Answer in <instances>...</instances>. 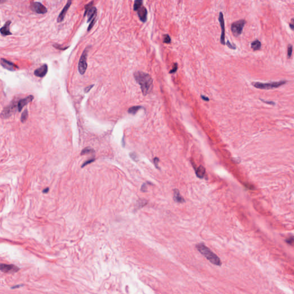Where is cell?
<instances>
[{"instance_id":"obj_5","label":"cell","mask_w":294,"mask_h":294,"mask_svg":"<svg viewBox=\"0 0 294 294\" xmlns=\"http://www.w3.org/2000/svg\"><path fill=\"white\" fill-rule=\"evenodd\" d=\"M245 23L244 20H240L233 23L231 25V30L234 36L237 37L242 33Z\"/></svg>"},{"instance_id":"obj_34","label":"cell","mask_w":294,"mask_h":294,"mask_svg":"<svg viewBox=\"0 0 294 294\" xmlns=\"http://www.w3.org/2000/svg\"><path fill=\"white\" fill-rule=\"evenodd\" d=\"M93 86H94V85H92L89 86H87V87H86V88L85 89V93H88V92H89V91L92 89V88L93 87Z\"/></svg>"},{"instance_id":"obj_36","label":"cell","mask_w":294,"mask_h":294,"mask_svg":"<svg viewBox=\"0 0 294 294\" xmlns=\"http://www.w3.org/2000/svg\"><path fill=\"white\" fill-rule=\"evenodd\" d=\"M147 186H146V184H144L142 185V186H141V191H142V192H146L147 191Z\"/></svg>"},{"instance_id":"obj_12","label":"cell","mask_w":294,"mask_h":294,"mask_svg":"<svg viewBox=\"0 0 294 294\" xmlns=\"http://www.w3.org/2000/svg\"><path fill=\"white\" fill-rule=\"evenodd\" d=\"M1 64L4 68L11 71H13L16 68H18V67L13 63L4 58L1 59Z\"/></svg>"},{"instance_id":"obj_29","label":"cell","mask_w":294,"mask_h":294,"mask_svg":"<svg viewBox=\"0 0 294 294\" xmlns=\"http://www.w3.org/2000/svg\"><path fill=\"white\" fill-rule=\"evenodd\" d=\"M177 70H178V64H177V63H175V64H173V68H172V69L170 71V74L174 73H175V72L177 71Z\"/></svg>"},{"instance_id":"obj_4","label":"cell","mask_w":294,"mask_h":294,"mask_svg":"<svg viewBox=\"0 0 294 294\" xmlns=\"http://www.w3.org/2000/svg\"><path fill=\"white\" fill-rule=\"evenodd\" d=\"M87 54H88V48H86L84 50L79 61L78 71L81 75H83L85 73L87 67Z\"/></svg>"},{"instance_id":"obj_39","label":"cell","mask_w":294,"mask_h":294,"mask_svg":"<svg viewBox=\"0 0 294 294\" xmlns=\"http://www.w3.org/2000/svg\"><path fill=\"white\" fill-rule=\"evenodd\" d=\"M48 191H49V188L48 187H47V188H45L44 190H43V193H47Z\"/></svg>"},{"instance_id":"obj_10","label":"cell","mask_w":294,"mask_h":294,"mask_svg":"<svg viewBox=\"0 0 294 294\" xmlns=\"http://www.w3.org/2000/svg\"><path fill=\"white\" fill-rule=\"evenodd\" d=\"M218 20L221 27V39H220V42L223 45H225V21L223 18V13L222 12L219 13V17H218Z\"/></svg>"},{"instance_id":"obj_40","label":"cell","mask_w":294,"mask_h":294,"mask_svg":"<svg viewBox=\"0 0 294 294\" xmlns=\"http://www.w3.org/2000/svg\"><path fill=\"white\" fill-rule=\"evenodd\" d=\"M290 26L291 28V30H294V23H293H293L291 24H290Z\"/></svg>"},{"instance_id":"obj_8","label":"cell","mask_w":294,"mask_h":294,"mask_svg":"<svg viewBox=\"0 0 294 294\" xmlns=\"http://www.w3.org/2000/svg\"><path fill=\"white\" fill-rule=\"evenodd\" d=\"M16 105L15 102L12 103L9 106L5 107L2 111V113L0 115L1 117L2 118H7L10 116H11L15 111L16 109Z\"/></svg>"},{"instance_id":"obj_22","label":"cell","mask_w":294,"mask_h":294,"mask_svg":"<svg viewBox=\"0 0 294 294\" xmlns=\"http://www.w3.org/2000/svg\"><path fill=\"white\" fill-rule=\"evenodd\" d=\"M142 5V0H135L134 5H133V9L135 11H137L138 9Z\"/></svg>"},{"instance_id":"obj_30","label":"cell","mask_w":294,"mask_h":294,"mask_svg":"<svg viewBox=\"0 0 294 294\" xmlns=\"http://www.w3.org/2000/svg\"><path fill=\"white\" fill-rule=\"evenodd\" d=\"M286 242L288 244H290V245H293V243H294V237L293 236H291V237L287 238L286 240Z\"/></svg>"},{"instance_id":"obj_32","label":"cell","mask_w":294,"mask_h":294,"mask_svg":"<svg viewBox=\"0 0 294 294\" xmlns=\"http://www.w3.org/2000/svg\"><path fill=\"white\" fill-rule=\"evenodd\" d=\"M140 202H138L139 207H142V206H144V205H145L147 203V202L145 200H140Z\"/></svg>"},{"instance_id":"obj_16","label":"cell","mask_w":294,"mask_h":294,"mask_svg":"<svg viewBox=\"0 0 294 294\" xmlns=\"http://www.w3.org/2000/svg\"><path fill=\"white\" fill-rule=\"evenodd\" d=\"M11 24V21H8L6 22L5 25L0 29V33L3 36H9L11 35L12 33L10 31V25Z\"/></svg>"},{"instance_id":"obj_20","label":"cell","mask_w":294,"mask_h":294,"mask_svg":"<svg viewBox=\"0 0 294 294\" xmlns=\"http://www.w3.org/2000/svg\"><path fill=\"white\" fill-rule=\"evenodd\" d=\"M142 108V107H141L140 106H132L128 109V113L131 114H136L140 109Z\"/></svg>"},{"instance_id":"obj_28","label":"cell","mask_w":294,"mask_h":294,"mask_svg":"<svg viewBox=\"0 0 294 294\" xmlns=\"http://www.w3.org/2000/svg\"><path fill=\"white\" fill-rule=\"evenodd\" d=\"M95 20H96V18H94V19H93L92 21H91L90 22V25H89L88 28H87V31H88V32L89 31H90V30H92V28H93V27L94 26V24H95Z\"/></svg>"},{"instance_id":"obj_17","label":"cell","mask_w":294,"mask_h":294,"mask_svg":"<svg viewBox=\"0 0 294 294\" xmlns=\"http://www.w3.org/2000/svg\"><path fill=\"white\" fill-rule=\"evenodd\" d=\"M173 200L178 203H183L185 202L183 198L180 195V192L178 189H175L173 190Z\"/></svg>"},{"instance_id":"obj_2","label":"cell","mask_w":294,"mask_h":294,"mask_svg":"<svg viewBox=\"0 0 294 294\" xmlns=\"http://www.w3.org/2000/svg\"><path fill=\"white\" fill-rule=\"evenodd\" d=\"M197 250L204 256L210 263L218 266L221 265V262L219 258L214 254L209 248L205 246L203 243H200L196 246Z\"/></svg>"},{"instance_id":"obj_6","label":"cell","mask_w":294,"mask_h":294,"mask_svg":"<svg viewBox=\"0 0 294 294\" xmlns=\"http://www.w3.org/2000/svg\"><path fill=\"white\" fill-rule=\"evenodd\" d=\"M93 1L90 2L85 6V12L84 13V17L87 16V22H90L93 19L96 18L97 11L95 7L93 6Z\"/></svg>"},{"instance_id":"obj_15","label":"cell","mask_w":294,"mask_h":294,"mask_svg":"<svg viewBox=\"0 0 294 294\" xmlns=\"http://www.w3.org/2000/svg\"><path fill=\"white\" fill-rule=\"evenodd\" d=\"M137 13L141 21H142V23H145L147 20V14H148L146 8L142 5L139 9H137Z\"/></svg>"},{"instance_id":"obj_41","label":"cell","mask_w":294,"mask_h":294,"mask_svg":"<svg viewBox=\"0 0 294 294\" xmlns=\"http://www.w3.org/2000/svg\"><path fill=\"white\" fill-rule=\"evenodd\" d=\"M23 285H18V286H14V287H12V288H19L21 286H23Z\"/></svg>"},{"instance_id":"obj_33","label":"cell","mask_w":294,"mask_h":294,"mask_svg":"<svg viewBox=\"0 0 294 294\" xmlns=\"http://www.w3.org/2000/svg\"><path fill=\"white\" fill-rule=\"evenodd\" d=\"M159 161V158L157 157H155L154 159V164H155V167L157 168V169H159V167H158V163Z\"/></svg>"},{"instance_id":"obj_38","label":"cell","mask_w":294,"mask_h":294,"mask_svg":"<svg viewBox=\"0 0 294 294\" xmlns=\"http://www.w3.org/2000/svg\"><path fill=\"white\" fill-rule=\"evenodd\" d=\"M264 102L266 103V104H271V105H275V103L273 102H268V101H265L264 100H262Z\"/></svg>"},{"instance_id":"obj_14","label":"cell","mask_w":294,"mask_h":294,"mask_svg":"<svg viewBox=\"0 0 294 294\" xmlns=\"http://www.w3.org/2000/svg\"><path fill=\"white\" fill-rule=\"evenodd\" d=\"M71 4H72V0H68L66 5L64 6V7L63 8V9H62V12L60 13L58 17L57 21L58 23H61V22H62L63 21V20L64 18V17H65V16L66 15V13H67L68 9L70 8Z\"/></svg>"},{"instance_id":"obj_7","label":"cell","mask_w":294,"mask_h":294,"mask_svg":"<svg viewBox=\"0 0 294 294\" xmlns=\"http://www.w3.org/2000/svg\"><path fill=\"white\" fill-rule=\"evenodd\" d=\"M31 10L38 14H45L47 12L46 8L40 2H33L31 4Z\"/></svg>"},{"instance_id":"obj_35","label":"cell","mask_w":294,"mask_h":294,"mask_svg":"<svg viewBox=\"0 0 294 294\" xmlns=\"http://www.w3.org/2000/svg\"><path fill=\"white\" fill-rule=\"evenodd\" d=\"M226 44L230 48H231V49H235V47L234 46H233V45H232V44H231V43H230V42H229V41H228V42H227V43H226V44Z\"/></svg>"},{"instance_id":"obj_21","label":"cell","mask_w":294,"mask_h":294,"mask_svg":"<svg viewBox=\"0 0 294 294\" xmlns=\"http://www.w3.org/2000/svg\"><path fill=\"white\" fill-rule=\"evenodd\" d=\"M95 152V151L94 149L92 148L91 147H86L85 148H84L81 153H80V155H87V154H93Z\"/></svg>"},{"instance_id":"obj_31","label":"cell","mask_w":294,"mask_h":294,"mask_svg":"<svg viewBox=\"0 0 294 294\" xmlns=\"http://www.w3.org/2000/svg\"><path fill=\"white\" fill-rule=\"evenodd\" d=\"M53 46L55 48H56V49H60V50H65L66 49H67L68 48V47H62L61 46H59L58 44H54Z\"/></svg>"},{"instance_id":"obj_37","label":"cell","mask_w":294,"mask_h":294,"mask_svg":"<svg viewBox=\"0 0 294 294\" xmlns=\"http://www.w3.org/2000/svg\"><path fill=\"white\" fill-rule=\"evenodd\" d=\"M201 98H202V99H203V100H204V101H209V98H208V97H206V96H204V95H202Z\"/></svg>"},{"instance_id":"obj_27","label":"cell","mask_w":294,"mask_h":294,"mask_svg":"<svg viewBox=\"0 0 294 294\" xmlns=\"http://www.w3.org/2000/svg\"><path fill=\"white\" fill-rule=\"evenodd\" d=\"M130 156L135 161H137L138 160H139L137 155H136V154H135V153H130Z\"/></svg>"},{"instance_id":"obj_3","label":"cell","mask_w":294,"mask_h":294,"mask_svg":"<svg viewBox=\"0 0 294 294\" xmlns=\"http://www.w3.org/2000/svg\"><path fill=\"white\" fill-rule=\"evenodd\" d=\"M286 80H280L278 82H273L270 83H260V82H253L252 83L253 86L259 89H272L274 88H278L280 86L286 83Z\"/></svg>"},{"instance_id":"obj_18","label":"cell","mask_w":294,"mask_h":294,"mask_svg":"<svg viewBox=\"0 0 294 294\" xmlns=\"http://www.w3.org/2000/svg\"><path fill=\"white\" fill-rule=\"evenodd\" d=\"M195 172H196L197 176L199 178H203L204 176L206 170L204 168V167H203L202 166H200L197 169H195Z\"/></svg>"},{"instance_id":"obj_11","label":"cell","mask_w":294,"mask_h":294,"mask_svg":"<svg viewBox=\"0 0 294 294\" xmlns=\"http://www.w3.org/2000/svg\"><path fill=\"white\" fill-rule=\"evenodd\" d=\"M33 98H34V97L32 95H30L28 97L19 100L17 103V105L18 111L19 112L21 111L25 106H26L28 103L31 102L33 101Z\"/></svg>"},{"instance_id":"obj_19","label":"cell","mask_w":294,"mask_h":294,"mask_svg":"<svg viewBox=\"0 0 294 294\" xmlns=\"http://www.w3.org/2000/svg\"><path fill=\"white\" fill-rule=\"evenodd\" d=\"M261 47H262V43L258 40H256L251 43V48L254 51H257V50L260 49L261 48Z\"/></svg>"},{"instance_id":"obj_13","label":"cell","mask_w":294,"mask_h":294,"mask_svg":"<svg viewBox=\"0 0 294 294\" xmlns=\"http://www.w3.org/2000/svg\"><path fill=\"white\" fill-rule=\"evenodd\" d=\"M48 72V66L46 64H43L34 71V75L37 77L43 78L46 76Z\"/></svg>"},{"instance_id":"obj_24","label":"cell","mask_w":294,"mask_h":294,"mask_svg":"<svg viewBox=\"0 0 294 294\" xmlns=\"http://www.w3.org/2000/svg\"><path fill=\"white\" fill-rule=\"evenodd\" d=\"M171 42V37H170V36L169 35H164V40H163V42L164 43H167V44H169Z\"/></svg>"},{"instance_id":"obj_23","label":"cell","mask_w":294,"mask_h":294,"mask_svg":"<svg viewBox=\"0 0 294 294\" xmlns=\"http://www.w3.org/2000/svg\"><path fill=\"white\" fill-rule=\"evenodd\" d=\"M28 116V110H27V109H25L23 111V113H22V114H21V121L22 123H24L27 120Z\"/></svg>"},{"instance_id":"obj_26","label":"cell","mask_w":294,"mask_h":294,"mask_svg":"<svg viewBox=\"0 0 294 294\" xmlns=\"http://www.w3.org/2000/svg\"><path fill=\"white\" fill-rule=\"evenodd\" d=\"M292 52H293V46L292 45H289L288 47V57L290 58L292 55Z\"/></svg>"},{"instance_id":"obj_1","label":"cell","mask_w":294,"mask_h":294,"mask_svg":"<svg viewBox=\"0 0 294 294\" xmlns=\"http://www.w3.org/2000/svg\"><path fill=\"white\" fill-rule=\"evenodd\" d=\"M134 78L140 85L144 95H147L151 92L153 88V80L148 74L142 71H136L134 73Z\"/></svg>"},{"instance_id":"obj_9","label":"cell","mask_w":294,"mask_h":294,"mask_svg":"<svg viewBox=\"0 0 294 294\" xmlns=\"http://www.w3.org/2000/svg\"><path fill=\"white\" fill-rule=\"evenodd\" d=\"M19 269V268L13 264H0V271L4 273H15Z\"/></svg>"},{"instance_id":"obj_25","label":"cell","mask_w":294,"mask_h":294,"mask_svg":"<svg viewBox=\"0 0 294 294\" xmlns=\"http://www.w3.org/2000/svg\"><path fill=\"white\" fill-rule=\"evenodd\" d=\"M94 160H95V158H92V159H89L88 160L86 161H85V162L83 164V165L82 166V167H85V166H87V164L92 163L93 162Z\"/></svg>"}]
</instances>
